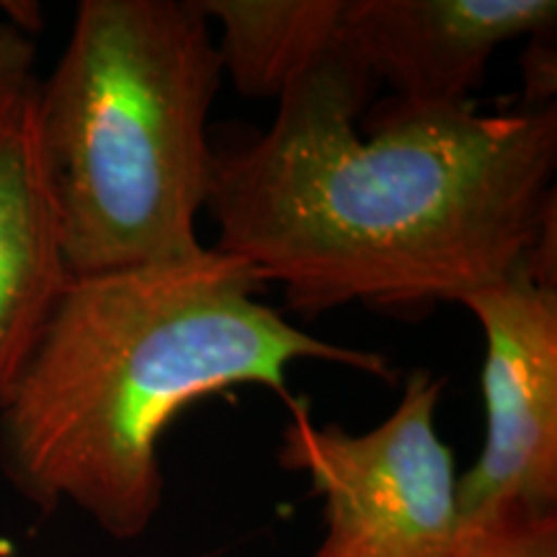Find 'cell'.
Instances as JSON below:
<instances>
[{
    "label": "cell",
    "mask_w": 557,
    "mask_h": 557,
    "mask_svg": "<svg viewBox=\"0 0 557 557\" xmlns=\"http://www.w3.org/2000/svg\"><path fill=\"white\" fill-rule=\"evenodd\" d=\"M372 86L344 52L278 96L261 137L214 152V248L282 284L308 318L462 302L555 235V103H393L361 137Z\"/></svg>",
    "instance_id": "6da1fadb"
},
{
    "label": "cell",
    "mask_w": 557,
    "mask_h": 557,
    "mask_svg": "<svg viewBox=\"0 0 557 557\" xmlns=\"http://www.w3.org/2000/svg\"><path fill=\"white\" fill-rule=\"evenodd\" d=\"M263 278L218 248L70 278L0 406V470L50 513L78 508L143 537L163 506L160 438L205 395L261 385L287 398L295 361L395 380L382 354L336 346L261 302Z\"/></svg>",
    "instance_id": "7a4b0ae2"
},
{
    "label": "cell",
    "mask_w": 557,
    "mask_h": 557,
    "mask_svg": "<svg viewBox=\"0 0 557 557\" xmlns=\"http://www.w3.org/2000/svg\"><path fill=\"white\" fill-rule=\"evenodd\" d=\"M222 60L197 0H83L37 137L70 278L201 248Z\"/></svg>",
    "instance_id": "3957f363"
},
{
    "label": "cell",
    "mask_w": 557,
    "mask_h": 557,
    "mask_svg": "<svg viewBox=\"0 0 557 557\" xmlns=\"http://www.w3.org/2000/svg\"><path fill=\"white\" fill-rule=\"evenodd\" d=\"M447 380L413 369L403 398L367 434L320 426L292 400L278 462L323 498L325 534L310 557H451L462 537L455 455L436 431Z\"/></svg>",
    "instance_id": "277c9868"
},
{
    "label": "cell",
    "mask_w": 557,
    "mask_h": 557,
    "mask_svg": "<svg viewBox=\"0 0 557 557\" xmlns=\"http://www.w3.org/2000/svg\"><path fill=\"white\" fill-rule=\"evenodd\" d=\"M555 276L527 259L462 299L485 336V438L457 480L462 527L506 513H557Z\"/></svg>",
    "instance_id": "5b68a950"
},
{
    "label": "cell",
    "mask_w": 557,
    "mask_h": 557,
    "mask_svg": "<svg viewBox=\"0 0 557 557\" xmlns=\"http://www.w3.org/2000/svg\"><path fill=\"white\" fill-rule=\"evenodd\" d=\"M555 0H346L344 52L398 107H462L504 41L542 37Z\"/></svg>",
    "instance_id": "8992f818"
},
{
    "label": "cell",
    "mask_w": 557,
    "mask_h": 557,
    "mask_svg": "<svg viewBox=\"0 0 557 557\" xmlns=\"http://www.w3.org/2000/svg\"><path fill=\"white\" fill-rule=\"evenodd\" d=\"M67 282L34 90L0 116V406Z\"/></svg>",
    "instance_id": "52a82bcc"
},
{
    "label": "cell",
    "mask_w": 557,
    "mask_h": 557,
    "mask_svg": "<svg viewBox=\"0 0 557 557\" xmlns=\"http://www.w3.org/2000/svg\"><path fill=\"white\" fill-rule=\"evenodd\" d=\"M222 29V73L246 99H276L344 58L346 0H197Z\"/></svg>",
    "instance_id": "ba28073f"
},
{
    "label": "cell",
    "mask_w": 557,
    "mask_h": 557,
    "mask_svg": "<svg viewBox=\"0 0 557 557\" xmlns=\"http://www.w3.org/2000/svg\"><path fill=\"white\" fill-rule=\"evenodd\" d=\"M451 557H557V513L506 517L462 527Z\"/></svg>",
    "instance_id": "9c48e42d"
},
{
    "label": "cell",
    "mask_w": 557,
    "mask_h": 557,
    "mask_svg": "<svg viewBox=\"0 0 557 557\" xmlns=\"http://www.w3.org/2000/svg\"><path fill=\"white\" fill-rule=\"evenodd\" d=\"M34 62H37V47L29 32L13 21H0V116L9 114L37 90Z\"/></svg>",
    "instance_id": "30bf717a"
}]
</instances>
